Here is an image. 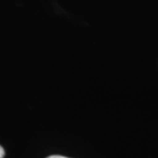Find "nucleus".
Masks as SVG:
<instances>
[{"label":"nucleus","mask_w":158,"mask_h":158,"mask_svg":"<svg viewBox=\"0 0 158 158\" xmlns=\"http://www.w3.org/2000/svg\"><path fill=\"white\" fill-rule=\"evenodd\" d=\"M4 156H5V150L0 146V158H4Z\"/></svg>","instance_id":"f257e3e1"},{"label":"nucleus","mask_w":158,"mask_h":158,"mask_svg":"<svg viewBox=\"0 0 158 158\" xmlns=\"http://www.w3.org/2000/svg\"><path fill=\"white\" fill-rule=\"evenodd\" d=\"M48 158H68V157L62 156H48Z\"/></svg>","instance_id":"f03ea898"}]
</instances>
